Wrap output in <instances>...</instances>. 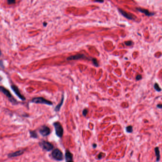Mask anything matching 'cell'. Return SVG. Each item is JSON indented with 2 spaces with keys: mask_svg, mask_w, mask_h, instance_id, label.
Returning <instances> with one entry per match:
<instances>
[{
  "mask_svg": "<svg viewBox=\"0 0 162 162\" xmlns=\"http://www.w3.org/2000/svg\"><path fill=\"white\" fill-rule=\"evenodd\" d=\"M94 2H100V3H103L104 2V0H94Z\"/></svg>",
  "mask_w": 162,
  "mask_h": 162,
  "instance_id": "obj_25",
  "label": "cell"
},
{
  "mask_svg": "<svg viewBox=\"0 0 162 162\" xmlns=\"http://www.w3.org/2000/svg\"><path fill=\"white\" fill-rule=\"evenodd\" d=\"M51 155L52 157L56 161H62L64 159V156L62 152L59 149L54 150L51 153Z\"/></svg>",
  "mask_w": 162,
  "mask_h": 162,
  "instance_id": "obj_1",
  "label": "cell"
},
{
  "mask_svg": "<svg viewBox=\"0 0 162 162\" xmlns=\"http://www.w3.org/2000/svg\"><path fill=\"white\" fill-rule=\"evenodd\" d=\"M0 91H1L2 93H3L8 98H9L10 99H11L13 98L11 93L9 92V90H8L5 87L0 86Z\"/></svg>",
  "mask_w": 162,
  "mask_h": 162,
  "instance_id": "obj_10",
  "label": "cell"
},
{
  "mask_svg": "<svg viewBox=\"0 0 162 162\" xmlns=\"http://www.w3.org/2000/svg\"><path fill=\"white\" fill-rule=\"evenodd\" d=\"M44 23V26H46V25H47V23Z\"/></svg>",
  "mask_w": 162,
  "mask_h": 162,
  "instance_id": "obj_27",
  "label": "cell"
},
{
  "mask_svg": "<svg viewBox=\"0 0 162 162\" xmlns=\"http://www.w3.org/2000/svg\"><path fill=\"white\" fill-rule=\"evenodd\" d=\"M64 95H63L62 98V99L61 100V102L55 107V110L56 111V112H58L60 111L62 106L63 103V102H64Z\"/></svg>",
  "mask_w": 162,
  "mask_h": 162,
  "instance_id": "obj_14",
  "label": "cell"
},
{
  "mask_svg": "<svg viewBox=\"0 0 162 162\" xmlns=\"http://www.w3.org/2000/svg\"><path fill=\"white\" fill-rule=\"evenodd\" d=\"M40 134L43 137H46L49 135L50 133V128L46 125L42 126L39 129Z\"/></svg>",
  "mask_w": 162,
  "mask_h": 162,
  "instance_id": "obj_5",
  "label": "cell"
},
{
  "mask_svg": "<svg viewBox=\"0 0 162 162\" xmlns=\"http://www.w3.org/2000/svg\"><path fill=\"white\" fill-rule=\"evenodd\" d=\"M65 160L66 162H74L73 160V154L69 150L66 151Z\"/></svg>",
  "mask_w": 162,
  "mask_h": 162,
  "instance_id": "obj_8",
  "label": "cell"
},
{
  "mask_svg": "<svg viewBox=\"0 0 162 162\" xmlns=\"http://www.w3.org/2000/svg\"><path fill=\"white\" fill-rule=\"evenodd\" d=\"M87 57L85 55L82 54H78L75 55H72L68 57L67 60L68 61H72V60H77L81 59H86Z\"/></svg>",
  "mask_w": 162,
  "mask_h": 162,
  "instance_id": "obj_7",
  "label": "cell"
},
{
  "mask_svg": "<svg viewBox=\"0 0 162 162\" xmlns=\"http://www.w3.org/2000/svg\"><path fill=\"white\" fill-rule=\"evenodd\" d=\"M92 62L93 63V64L94 65V66H95L96 67H98L99 66L98 62L96 58H92Z\"/></svg>",
  "mask_w": 162,
  "mask_h": 162,
  "instance_id": "obj_18",
  "label": "cell"
},
{
  "mask_svg": "<svg viewBox=\"0 0 162 162\" xmlns=\"http://www.w3.org/2000/svg\"><path fill=\"white\" fill-rule=\"evenodd\" d=\"M106 155V154L103 153H100V154L98 155V160H100L102 158H103Z\"/></svg>",
  "mask_w": 162,
  "mask_h": 162,
  "instance_id": "obj_19",
  "label": "cell"
},
{
  "mask_svg": "<svg viewBox=\"0 0 162 162\" xmlns=\"http://www.w3.org/2000/svg\"><path fill=\"white\" fill-rule=\"evenodd\" d=\"M0 54H1V51H0Z\"/></svg>",
  "mask_w": 162,
  "mask_h": 162,
  "instance_id": "obj_28",
  "label": "cell"
},
{
  "mask_svg": "<svg viewBox=\"0 0 162 162\" xmlns=\"http://www.w3.org/2000/svg\"><path fill=\"white\" fill-rule=\"evenodd\" d=\"M24 150H23L17 151L16 152H13V153L10 154L8 155V157H10V158H11V157H17V156H20V155L23 154L24 153Z\"/></svg>",
  "mask_w": 162,
  "mask_h": 162,
  "instance_id": "obj_11",
  "label": "cell"
},
{
  "mask_svg": "<svg viewBox=\"0 0 162 162\" xmlns=\"http://www.w3.org/2000/svg\"><path fill=\"white\" fill-rule=\"evenodd\" d=\"M136 9L138 11L141 13H144L147 16H153L154 15V13H150L148 10L145 9H143L141 8H137Z\"/></svg>",
  "mask_w": 162,
  "mask_h": 162,
  "instance_id": "obj_12",
  "label": "cell"
},
{
  "mask_svg": "<svg viewBox=\"0 0 162 162\" xmlns=\"http://www.w3.org/2000/svg\"><path fill=\"white\" fill-rule=\"evenodd\" d=\"M136 80L138 81V80H141L142 78V76L141 75H138L136 77Z\"/></svg>",
  "mask_w": 162,
  "mask_h": 162,
  "instance_id": "obj_22",
  "label": "cell"
},
{
  "mask_svg": "<svg viewBox=\"0 0 162 162\" xmlns=\"http://www.w3.org/2000/svg\"><path fill=\"white\" fill-rule=\"evenodd\" d=\"M12 88L13 89V90L14 91V92H15V93L17 95V96L19 98H20L21 100H25V98L24 97V96H23L21 94V93L20 92L19 89H18L17 87H16V86H14V85H13V86H12Z\"/></svg>",
  "mask_w": 162,
  "mask_h": 162,
  "instance_id": "obj_9",
  "label": "cell"
},
{
  "mask_svg": "<svg viewBox=\"0 0 162 162\" xmlns=\"http://www.w3.org/2000/svg\"><path fill=\"white\" fill-rule=\"evenodd\" d=\"M97 147V144H94L93 145V148H95Z\"/></svg>",
  "mask_w": 162,
  "mask_h": 162,
  "instance_id": "obj_26",
  "label": "cell"
},
{
  "mask_svg": "<svg viewBox=\"0 0 162 162\" xmlns=\"http://www.w3.org/2000/svg\"><path fill=\"white\" fill-rule=\"evenodd\" d=\"M87 113H88V110H87V109H86V108L84 109L82 111V114L84 116H87Z\"/></svg>",
  "mask_w": 162,
  "mask_h": 162,
  "instance_id": "obj_21",
  "label": "cell"
},
{
  "mask_svg": "<svg viewBox=\"0 0 162 162\" xmlns=\"http://www.w3.org/2000/svg\"><path fill=\"white\" fill-rule=\"evenodd\" d=\"M154 89L157 91H158V92H160L161 91V88L160 87L159 85L157 83H155L154 85Z\"/></svg>",
  "mask_w": 162,
  "mask_h": 162,
  "instance_id": "obj_17",
  "label": "cell"
},
{
  "mask_svg": "<svg viewBox=\"0 0 162 162\" xmlns=\"http://www.w3.org/2000/svg\"><path fill=\"white\" fill-rule=\"evenodd\" d=\"M125 44L126 46H130L133 44V42L132 41H125Z\"/></svg>",
  "mask_w": 162,
  "mask_h": 162,
  "instance_id": "obj_20",
  "label": "cell"
},
{
  "mask_svg": "<svg viewBox=\"0 0 162 162\" xmlns=\"http://www.w3.org/2000/svg\"><path fill=\"white\" fill-rule=\"evenodd\" d=\"M157 107L160 109H161L162 108V105L161 104H158L157 105Z\"/></svg>",
  "mask_w": 162,
  "mask_h": 162,
  "instance_id": "obj_24",
  "label": "cell"
},
{
  "mask_svg": "<svg viewBox=\"0 0 162 162\" xmlns=\"http://www.w3.org/2000/svg\"><path fill=\"white\" fill-rule=\"evenodd\" d=\"M30 135H31V137H32V138H36L38 137L36 131H30Z\"/></svg>",
  "mask_w": 162,
  "mask_h": 162,
  "instance_id": "obj_16",
  "label": "cell"
},
{
  "mask_svg": "<svg viewBox=\"0 0 162 162\" xmlns=\"http://www.w3.org/2000/svg\"><path fill=\"white\" fill-rule=\"evenodd\" d=\"M15 1L14 0H8V2L9 4H12L13 3H15Z\"/></svg>",
  "mask_w": 162,
  "mask_h": 162,
  "instance_id": "obj_23",
  "label": "cell"
},
{
  "mask_svg": "<svg viewBox=\"0 0 162 162\" xmlns=\"http://www.w3.org/2000/svg\"><path fill=\"white\" fill-rule=\"evenodd\" d=\"M154 152L155 156L156 157V162H159L160 159V152L158 147H156L154 148Z\"/></svg>",
  "mask_w": 162,
  "mask_h": 162,
  "instance_id": "obj_13",
  "label": "cell"
},
{
  "mask_svg": "<svg viewBox=\"0 0 162 162\" xmlns=\"http://www.w3.org/2000/svg\"><path fill=\"white\" fill-rule=\"evenodd\" d=\"M53 125L55 127V133L58 137L62 138L63 135V128L60 122H56L53 123Z\"/></svg>",
  "mask_w": 162,
  "mask_h": 162,
  "instance_id": "obj_2",
  "label": "cell"
},
{
  "mask_svg": "<svg viewBox=\"0 0 162 162\" xmlns=\"http://www.w3.org/2000/svg\"><path fill=\"white\" fill-rule=\"evenodd\" d=\"M32 102L37 104H46L48 105H52V103L49 100H46L43 98L42 97H37L33 99V100L31 101Z\"/></svg>",
  "mask_w": 162,
  "mask_h": 162,
  "instance_id": "obj_3",
  "label": "cell"
},
{
  "mask_svg": "<svg viewBox=\"0 0 162 162\" xmlns=\"http://www.w3.org/2000/svg\"><path fill=\"white\" fill-rule=\"evenodd\" d=\"M125 131L127 133H131L133 131V126L132 125H128L125 127Z\"/></svg>",
  "mask_w": 162,
  "mask_h": 162,
  "instance_id": "obj_15",
  "label": "cell"
},
{
  "mask_svg": "<svg viewBox=\"0 0 162 162\" xmlns=\"http://www.w3.org/2000/svg\"><path fill=\"white\" fill-rule=\"evenodd\" d=\"M39 145L40 147L44 150H45L47 151H50L53 149V146L52 144H51L50 142L45 141H42L40 143Z\"/></svg>",
  "mask_w": 162,
  "mask_h": 162,
  "instance_id": "obj_4",
  "label": "cell"
},
{
  "mask_svg": "<svg viewBox=\"0 0 162 162\" xmlns=\"http://www.w3.org/2000/svg\"><path fill=\"white\" fill-rule=\"evenodd\" d=\"M118 11L120 13L124 16L125 18H126L127 19L131 20H135V17L134 16V15H132L131 13H127L125 11L122 10V9L118 8Z\"/></svg>",
  "mask_w": 162,
  "mask_h": 162,
  "instance_id": "obj_6",
  "label": "cell"
}]
</instances>
